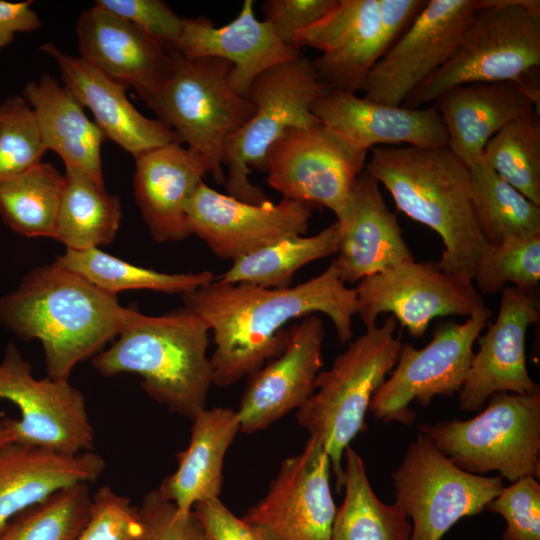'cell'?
Instances as JSON below:
<instances>
[{
    "label": "cell",
    "mask_w": 540,
    "mask_h": 540,
    "mask_svg": "<svg viewBox=\"0 0 540 540\" xmlns=\"http://www.w3.org/2000/svg\"><path fill=\"white\" fill-rule=\"evenodd\" d=\"M184 306L208 325L215 349L210 357L213 384L233 385L277 357L285 345L286 325L322 313L339 341L350 342L358 312L355 288L347 287L330 264L321 274L283 289L216 279L182 295Z\"/></svg>",
    "instance_id": "obj_1"
},
{
    "label": "cell",
    "mask_w": 540,
    "mask_h": 540,
    "mask_svg": "<svg viewBox=\"0 0 540 540\" xmlns=\"http://www.w3.org/2000/svg\"><path fill=\"white\" fill-rule=\"evenodd\" d=\"M138 312L54 262L30 270L0 297V324L22 340H39L47 377L57 381H69L74 367L101 352Z\"/></svg>",
    "instance_id": "obj_2"
},
{
    "label": "cell",
    "mask_w": 540,
    "mask_h": 540,
    "mask_svg": "<svg viewBox=\"0 0 540 540\" xmlns=\"http://www.w3.org/2000/svg\"><path fill=\"white\" fill-rule=\"evenodd\" d=\"M365 170L397 209L442 239L439 266L473 281L488 245L479 227L469 166L448 147L376 146Z\"/></svg>",
    "instance_id": "obj_3"
},
{
    "label": "cell",
    "mask_w": 540,
    "mask_h": 540,
    "mask_svg": "<svg viewBox=\"0 0 540 540\" xmlns=\"http://www.w3.org/2000/svg\"><path fill=\"white\" fill-rule=\"evenodd\" d=\"M209 333L205 321L185 306L159 316L139 311L91 364L106 377L140 376L149 397L192 420L206 408L213 384Z\"/></svg>",
    "instance_id": "obj_4"
},
{
    "label": "cell",
    "mask_w": 540,
    "mask_h": 540,
    "mask_svg": "<svg viewBox=\"0 0 540 540\" xmlns=\"http://www.w3.org/2000/svg\"><path fill=\"white\" fill-rule=\"evenodd\" d=\"M473 82L513 83L540 108L538 0H478L450 58L402 106L424 107L447 90Z\"/></svg>",
    "instance_id": "obj_5"
},
{
    "label": "cell",
    "mask_w": 540,
    "mask_h": 540,
    "mask_svg": "<svg viewBox=\"0 0 540 540\" xmlns=\"http://www.w3.org/2000/svg\"><path fill=\"white\" fill-rule=\"evenodd\" d=\"M396 328L390 315L382 325L368 327L350 341L332 366L319 372L314 392L297 410L298 423L327 452L338 490L343 486L344 451L367 428L371 399L398 361L403 343L395 336Z\"/></svg>",
    "instance_id": "obj_6"
},
{
    "label": "cell",
    "mask_w": 540,
    "mask_h": 540,
    "mask_svg": "<svg viewBox=\"0 0 540 540\" xmlns=\"http://www.w3.org/2000/svg\"><path fill=\"white\" fill-rule=\"evenodd\" d=\"M231 69L223 59L186 58L173 52L168 75L146 102L180 143L203 157L218 185L226 181V142L255 110L248 98L231 89Z\"/></svg>",
    "instance_id": "obj_7"
},
{
    "label": "cell",
    "mask_w": 540,
    "mask_h": 540,
    "mask_svg": "<svg viewBox=\"0 0 540 540\" xmlns=\"http://www.w3.org/2000/svg\"><path fill=\"white\" fill-rule=\"evenodd\" d=\"M326 92L312 59L303 53L271 67L253 81L247 98L255 107L254 113L224 148L228 195L250 204L269 201L264 191L250 182V167L265 172L269 149L287 130L321 123L311 107Z\"/></svg>",
    "instance_id": "obj_8"
},
{
    "label": "cell",
    "mask_w": 540,
    "mask_h": 540,
    "mask_svg": "<svg viewBox=\"0 0 540 540\" xmlns=\"http://www.w3.org/2000/svg\"><path fill=\"white\" fill-rule=\"evenodd\" d=\"M468 420L422 423L419 432L464 471H498L514 482L540 477V392H497Z\"/></svg>",
    "instance_id": "obj_9"
},
{
    "label": "cell",
    "mask_w": 540,
    "mask_h": 540,
    "mask_svg": "<svg viewBox=\"0 0 540 540\" xmlns=\"http://www.w3.org/2000/svg\"><path fill=\"white\" fill-rule=\"evenodd\" d=\"M422 0H338L321 20L298 32L294 47L321 52L312 59L327 91H363L373 66L423 8Z\"/></svg>",
    "instance_id": "obj_10"
},
{
    "label": "cell",
    "mask_w": 540,
    "mask_h": 540,
    "mask_svg": "<svg viewBox=\"0 0 540 540\" xmlns=\"http://www.w3.org/2000/svg\"><path fill=\"white\" fill-rule=\"evenodd\" d=\"M391 478L395 502L413 521L410 540H441L461 518L482 512L504 487L500 475L462 470L420 432Z\"/></svg>",
    "instance_id": "obj_11"
},
{
    "label": "cell",
    "mask_w": 540,
    "mask_h": 540,
    "mask_svg": "<svg viewBox=\"0 0 540 540\" xmlns=\"http://www.w3.org/2000/svg\"><path fill=\"white\" fill-rule=\"evenodd\" d=\"M491 315L485 306L463 323L445 321L420 349L403 343L390 376L371 399L369 410L374 417L384 423L412 425L417 416L410 408L412 402L426 407L436 396L458 393L471 365L473 345Z\"/></svg>",
    "instance_id": "obj_12"
},
{
    "label": "cell",
    "mask_w": 540,
    "mask_h": 540,
    "mask_svg": "<svg viewBox=\"0 0 540 540\" xmlns=\"http://www.w3.org/2000/svg\"><path fill=\"white\" fill-rule=\"evenodd\" d=\"M0 401L19 409L20 418H4L12 442L65 454L92 451L94 428L83 393L69 381L36 379L13 343L0 362Z\"/></svg>",
    "instance_id": "obj_13"
},
{
    "label": "cell",
    "mask_w": 540,
    "mask_h": 540,
    "mask_svg": "<svg viewBox=\"0 0 540 540\" xmlns=\"http://www.w3.org/2000/svg\"><path fill=\"white\" fill-rule=\"evenodd\" d=\"M368 152L345 142L322 123L290 128L269 149L266 182L283 198L343 210Z\"/></svg>",
    "instance_id": "obj_14"
},
{
    "label": "cell",
    "mask_w": 540,
    "mask_h": 540,
    "mask_svg": "<svg viewBox=\"0 0 540 540\" xmlns=\"http://www.w3.org/2000/svg\"><path fill=\"white\" fill-rule=\"evenodd\" d=\"M358 312L366 328L391 313L413 337H421L439 317H470L485 307L473 281L443 270L438 262H403L360 280Z\"/></svg>",
    "instance_id": "obj_15"
},
{
    "label": "cell",
    "mask_w": 540,
    "mask_h": 540,
    "mask_svg": "<svg viewBox=\"0 0 540 540\" xmlns=\"http://www.w3.org/2000/svg\"><path fill=\"white\" fill-rule=\"evenodd\" d=\"M477 0H429L367 75L364 98L401 106L450 58Z\"/></svg>",
    "instance_id": "obj_16"
},
{
    "label": "cell",
    "mask_w": 540,
    "mask_h": 540,
    "mask_svg": "<svg viewBox=\"0 0 540 540\" xmlns=\"http://www.w3.org/2000/svg\"><path fill=\"white\" fill-rule=\"evenodd\" d=\"M330 458L309 436L303 450L280 466L266 495L242 517L268 540H330L336 506Z\"/></svg>",
    "instance_id": "obj_17"
},
{
    "label": "cell",
    "mask_w": 540,
    "mask_h": 540,
    "mask_svg": "<svg viewBox=\"0 0 540 540\" xmlns=\"http://www.w3.org/2000/svg\"><path fill=\"white\" fill-rule=\"evenodd\" d=\"M192 234L220 258L235 261L293 235H305L311 206L282 198L250 204L222 194L204 181L186 205Z\"/></svg>",
    "instance_id": "obj_18"
},
{
    "label": "cell",
    "mask_w": 540,
    "mask_h": 540,
    "mask_svg": "<svg viewBox=\"0 0 540 540\" xmlns=\"http://www.w3.org/2000/svg\"><path fill=\"white\" fill-rule=\"evenodd\" d=\"M536 292L507 286L502 290L497 317L483 335L473 355L467 377L458 392L464 411H481L497 392L535 394L539 385L531 378L526 361V336L539 322Z\"/></svg>",
    "instance_id": "obj_19"
},
{
    "label": "cell",
    "mask_w": 540,
    "mask_h": 540,
    "mask_svg": "<svg viewBox=\"0 0 540 540\" xmlns=\"http://www.w3.org/2000/svg\"><path fill=\"white\" fill-rule=\"evenodd\" d=\"M324 338L317 314L286 328L282 352L249 376L237 410L242 432L264 430L308 400L323 366Z\"/></svg>",
    "instance_id": "obj_20"
},
{
    "label": "cell",
    "mask_w": 540,
    "mask_h": 540,
    "mask_svg": "<svg viewBox=\"0 0 540 540\" xmlns=\"http://www.w3.org/2000/svg\"><path fill=\"white\" fill-rule=\"evenodd\" d=\"M312 113L354 148L376 146L448 147V133L432 104L408 108L373 102L356 94L328 91L315 100Z\"/></svg>",
    "instance_id": "obj_21"
},
{
    "label": "cell",
    "mask_w": 540,
    "mask_h": 540,
    "mask_svg": "<svg viewBox=\"0 0 540 540\" xmlns=\"http://www.w3.org/2000/svg\"><path fill=\"white\" fill-rule=\"evenodd\" d=\"M339 247L331 265L345 283H358L414 255L403 238L396 214L387 206L380 184L364 170L336 216Z\"/></svg>",
    "instance_id": "obj_22"
},
{
    "label": "cell",
    "mask_w": 540,
    "mask_h": 540,
    "mask_svg": "<svg viewBox=\"0 0 540 540\" xmlns=\"http://www.w3.org/2000/svg\"><path fill=\"white\" fill-rule=\"evenodd\" d=\"M178 53L186 58L214 57L232 64L228 81L242 97L253 81L278 64L296 59L300 48L282 42L271 26L254 13V1L245 0L239 15L217 27L208 18H183Z\"/></svg>",
    "instance_id": "obj_23"
},
{
    "label": "cell",
    "mask_w": 540,
    "mask_h": 540,
    "mask_svg": "<svg viewBox=\"0 0 540 540\" xmlns=\"http://www.w3.org/2000/svg\"><path fill=\"white\" fill-rule=\"evenodd\" d=\"M135 160V200L152 238L163 243L193 235L186 205L210 172L203 157L173 142L146 151Z\"/></svg>",
    "instance_id": "obj_24"
},
{
    "label": "cell",
    "mask_w": 540,
    "mask_h": 540,
    "mask_svg": "<svg viewBox=\"0 0 540 540\" xmlns=\"http://www.w3.org/2000/svg\"><path fill=\"white\" fill-rule=\"evenodd\" d=\"M41 51L57 64L64 85L93 114L104 136L136 158L173 142L175 132L158 119L140 113L126 96L128 86L109 77L80 57L45 43Z\"/></svg>",
    "instance_id": "obj_25"
},
{
    "label": "cell",
    "mask_w": 540,
    "mask_h": 540,
    "mask_svg": "<svg viewBox=\"0 0 540 540\" xmlns=\"http://www.w3.org/2000/svg\"><path fill=\"white\" fill-rule=\"evenodd\" d=\"M80 58L109 77L132 86L146 103L168 75L172 53L127 20L95 4L76 24Z\"/></svg>",
    "instance_id": "obj_26"
},
{
    "label": "cell",
    "mask_w": 540,
    "mask_h": 540,
    "mask_svg": "<svg viewBox=\"0 0 540 540\" xmlns=\"http://www.w3.org/2000/svg\"><path fill=\"white\" fill-rule=\"evenodd\" d=\"M104 458L92 451L65 454L9 442L0 449V533L20 513L65 488L91 483Z\"/></svg>",
    "instance_id": "obj_27"
},
{
    "label": "cell",
    "mask_w": 540,
    "mask_h": 540,
    "mask_svg": "<svg viewBox=\"0 0 540 540\" xmlns=\"http://www.w3.org/2000/svg\"><path fill=\"white\" fill-rule=\"evenodd\" d=\"M448 133L449 150L468 166L507 123L540 108L509 82H473L455 86L433 103Z\"/></svg>",
    "instance_id": "obj_28"
},
{
    "label": "cell",
    "mask_w": 540,
    "mask_h": 540,
    "mask_svg": "<svg viewBox=\"0 0 540 540\" xmlns=\"http://www.w3.org/2000/svg\"><path fill=\"white\" fill-rule=\"evenodd\" d=\"M23 98L31 107L47 150L100 186H104L101 147L103 132L65 86L49 74L26 84Z\"/></svg>",
    "instance_id": "obj_29"
},
{
    "label": "cell",
    "mask_w": 540,
    "mask_h": 540,
    "mask_svg": "<svg viewBox=\"0 0 540 540\" xmlns=\"http://www.w3.org/2000/svg\"><path fill=\"white\" fill-rule=\"evenodd\" d=\"M192 422L189 444L177 454L176 470L157 489L181 511L219 498L224 459L241 431L237 411L226 407L204 408Z\"/></svg>",
    "instance_id": "obj_30"
},
{
    "label": "cell",
    "mask_w": 540,
    "mask_h": 540,
    "mask_svg": "<svg viewBox=\"0 0 540 540\" xmlns=\"http://www.w3.org/2000/svg\"><path fill=\"white\" fill-rule=\"evenodd\" d=\"M343 457L345 495L330 540H410L408 517L396 502L385 504L377 497L360 455L348 446Z\"/></svg>",
    "instance_id": "obj_31"
},
{
    "label": "cell",
    "mask_w": 540,
    "mask_h": 540,
    "mask_svg": "<svg viewBox=\"0 0 540 540\" xmlns=\"http://www.w3.org/2000/svg\"><path fill=\"white\" fill-rule=\"evenodd\" d=\"M64 175L54 239L71 250L100 248L111 243L121 221L119 197L74 168L65 167Z\"/></svg>",
    "instance_id": "obj_32"
},
{
    "label": "cell",
    "mask_w": 540,
    "mask_h": 540,
    "mask_svg": "<svg viewBox=\"0 0 540 540\" xmlns=\"http://www.w3.org/2000/svg\"><path fill=\"white\" fill-rule=\"evenodd\" d=\"M339 247V227L335 221L312 236L293 235L233 261L220 277L221 283H248L263 288L292 286L303 266L332 255Z\"/></svg>",
    "instance_id": "obj_33"
},
{
    "label": "cell",
    "mask_w": 540,
    "mask_h": 540,
    "mask_svg": "<svg viewBox=\"0 0 540 540\" xmlns=\"http://www.w3.org/2000/svg\"><path fill=\"white\" fill-rule=\"evenodd\" d=\"M112 295L125 290H152L165 294H185L210 284L216 277L210 271L164 273L130 264L100 248L66 249L54 261Z\"/></svg>",
    "instance_id": "obj_34"
},
{
    "label": "cell",
    "mask_w": 540,
    "mask_h": 540,
    "mask_svg": "<svg viewBox=\"0 0 540 540\" xmlns=\"http://www.w3.org/2000/svg\"><path fill=\"white\" fill-rule=\"evenodd\" d=\"M469 170L476 218L488 245L540 234V206L501 178L482 155Z\"/></svg>",
    "instance_id": "obj_35"
},
{
    "label": "cell",
    "mask_w": 540,
    "mask_h": 540,
    "mask_svg": "<svg viewBox=\"0 0 540 540\" xmlns=\"http://www.w3.org/2000/svg\"><path fill=\"white\" fill-rule=\"evenodd\" d=\"M65 175L40 162L0 185V215L19 235L53 238Z\"/></svg>",
    "instance_id": "obj_36"
},
{
    "label": "cell",
    "mask_w": 540,
    "mask_h": 540,
    "mask_svg": "<svg viewBox=\"0 0 540 540\" xmlns=\"http://www.w3.org/2000/svg\"><path fill=\"white\" fill-rule=\"evenodd\" d=\"M482 157L506 182L540 206V112L513 119L486 144Z\"/></svg>",
    "instance_id": "obj_37"
},
{
    "label": "cell",
    "mask_w": 540,
    "mask_h": 540,
    "mask_svg": "<svg viewBox=\"0 0 540 540\" xmlns=\"http://www.w3.org/2000/svg\"><path fill=\"white\" fill-rule=\"evenodd\" d=\"M91 507L89 483L65 488L13 518L0 540H78Z\"/></svg>",
    "instance_id": "obj_38"
},
{
    "label": "cell",
    "mask_w": 540,
    "mask_h": 540,
    "mask_svg": "<svg viewBox=\"0 0 540 540\" xmlns=\"http://www.w3.org/2000/svg\"><path fill=\"white\" fill-rule=\"evenodd\" d=\"M540 282V234L487 245L473 278L481 295H493L507 286L536 292Z\"/></svg>",
    "instance_id": "obj_39"
},
{
    "label": "cell",
    "mask_w": 540,
    "mask_h": 540,
    "mask_svg": "<svg viewBox=\"0 0 540 540\" xmlns=\"http://www.w3.org/2000/svg\"><path fill=\"white\" fill-rule=\"evenodd\" d=\"M46 151L26 100L5 99L0 105V185L40 163Z\"/></svg>",
    "instance_id": "obj_40"
},
{
    "label": "cell",
    "mask_w": 540,
    "mask_h": 540,
    "mask_svg": "<svg viewBox=\"0 0 540 540\" xmlns=\"http://www.w3.org/2000/svg\"><path fill=\"white\" fill-rule=\"evenodd\" d=\"M484 510L506 520L501 540H540V484L535 477L525 476L503 487Z\"/></svg>",
    "instance_id": "obj_41"
},
{
    "label": "cell",
    "mask_w": 540,
    "mask_h": 540,
    "mask_svg": "<svg viewBox=\"0 0 540 540\" xmlns=\"http://www.w3.org/2000/svg\"><path fill=\"white\" fill-rule=\"evenodd\" d=\"M95 5L117 15L139 29L169 53L177 52L183 18L161 0H97Z\"/></svg>",
    "instance_id": "obj_42"
},
{
    "label": "cell",
    "mask_w": 540,
    "mask_h": 540,
    "mask_svg": "<svg viewBox=\"0 0 540 540\" xmlns=\"http://www.w3.org/2000/svg\"><path fill=\"white\" fill-rule=\"evenodd\" d=\"M137 507L130 499L102 486L92 495L89 519L78 540H138Z\"/></svg>",
    "instance_id": "obj_43"
},
{
    "label": "cell",
    "mask_w": 540,
    "mask_h": 540,
    "mask_svg": "<svg viewBox=\"0 0 540 540\" xmlns=\"http://www.w3.org/2000/svg\"><path fill=\"white\" fill-rule=\"evenodd\" d=\"M137 510L138 540H206L194 510H179L158 490L148 492Z\"/></svg>",
    "instance_id": "obj_44"
},
{
    "label": "cell",
    "mask_w": 540,
    "mask_h": 540,
    "mask_svg": "<svg viewBox=\"0 0 540 540\" xmlns=\"http://www.w3.org/2000/svg\"><path fill=\"white\" fill-rule=\"evenodd\" d=\"M338 0H266L264 21L285 44L293 46L294 36L326 16ZM294 47V46H293Z\"/></svg>",
    "instance_id": "obj_45"
},
{
    "label": "cell",
    "mask_w": 540,
    "mask_h": 540,
    "mask_svg": "<svg viewBox=\"0 0 540 540\" xmlns=\"http://www.w3.org/2000/svg\"><path fill=\"white\" fill-rule=\"evenodd\" d=\"M193 510L206 540H268L243 518L235 516L219 498L199 502Z\"/></svg>",
    "instance_id": "obj_46"
},
{
    "label": "cell",
    "mask_w": 540,
    "mask_h": 540,
    "mask_svg": "<svg viewBox=\"0 0 540 540\" xmlns=\"http://www.w3.org/2000/svg\"><path fill=\"white\" fill-rule=\"evenodd\" d=\"M31 3L0 0V51L7 47L18 33L40 28V18Z\"/></svg>",
    "instance_id": "obj_47"
},
{
    "label": "cell",
    "mask_w": 540,
    "mask_h": 540,
    "mask_svg": "<svg viewBox=\"0 0 540 540\" xmlns=\"http://www.w3.org/2000/svg\"><path fill=\"white\" fill-rule=\"evenodd\" d=\"M12 442V435L4 419L0 420V449Z\"/></svg>",
    "instance_id": "obj_48"
}]
</instances>
